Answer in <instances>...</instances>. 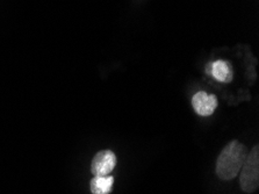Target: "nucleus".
I'll use <instances>...</instances> for the list:
<instances>
[{
    "mask_svg": "<svg viewBox=\"0 0 259 194\" xmlns=\"http://www.w3.org/2000/svg\"><path fill=\"white\" fill-rule=\"evenodd\" d=\"M246 148L238 141H231L225 146L217 162V175L222 180H231L241 171L246 158Z\"/></svg>",
    "mask_w": 259,
    "mask_h": 194,
    "instance_id": "f257e3e1",
    "label": "nucleus"
},
{
    "mask_svg": "<svg viewBox=\"0 0 259 194\" xmlns=\"http://www.w3.org/2000/svg\"><path fill=\"white\" fill-rule=\"evenodd\" d=\"M241 177H239V184H241L242 191L245 193H252L256 191L259 185V146H253L251 152L246 155L241 169Z\"/></svg>",
    "mask_w": 259,
    "mask_h": 194,
    "instance_id": "f03ea898",
    "label": "nucleus"
},
{
    "mask_svg": "<svg viewBox=\"0 0 259 194\" xmlns=\"http://www.w3.org/2000/svg\"><path fill=\"white\" fill-rule=\"evenodd\" d=\"M116 165V157L114 152L109 150L98 152L94 156L91 165V171L94 176H108Z\"/></svg>",
    "mask_w": 259,
    "mask_h": 194,
    "instance_id": "7ed1b4c3",
    "label": "nucleus"
},
{
    "mask_svg": "<svg viewBox=\"0 0 259 194\" xmlns=\"http://www.w3.org/2000/svg\"><path fill=\"white\" fill-rule=\"evenodd\" d=\"M192 106L195 110V113L201 117H208L214 113V110L218 107V99L215 96H209L206 92H198L192 98Z\"/></svg>",
    "mask_w": 259,
    "mask_h": 194,
    "instance_id": "20e7f679",
    "label": "nucleus"
},
{
    "mask_svg": "<svg viewBox=\"0 0 259 194\" xmlns=\"http://www.w3.org/2000/svg\"><path fill=\"white\" fill-rule=\"evenodd\" d=\"M114 178L111 176H94L91 180L92 194H109L112 192Z\"/></svg>",
    "mask_w": 259,
    "mask_h": 194,
    "instance_id": "39448f33",
    "label": "nucleus"
},
{
    "mask_svg": "<svg viewBox=\"0 0 259 194\" xmlns=\"http://www.w3.org/2000/svg\"><path fill=\"white\" fill-rule=\"evenodd\" d=\"M210 74L219 82L229 83L233 78V73L230 71V66L225 61H217L210 64Z\"/></svg>",
    "mask_w": 259,
    "mask_h": 194,
    "instance_id": "423d86ee",
    "label": "nucleus"
}]
</instances>
